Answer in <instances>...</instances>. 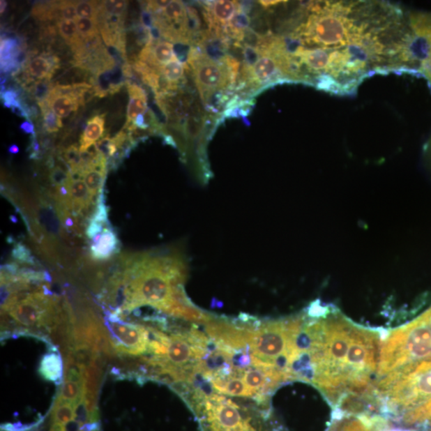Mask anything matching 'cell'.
<instances>
[{"instance_id": "6da1fadb", "label": "cell", "mask_w": 431, "mask_h": 431, "mask_svg": "<svg viewBox=\"0 0 431 431\" xmlns=\"http://www.w3.org/2000/svg\"><path fill=\"white\" fill-rule=\"evenodd\" d=\"M309 314L318 319L305 323L308 345L295 361L301 379L317 386L335 407L358 397L369 400L378 379L383 337L339 315Z\"/></svg>"}, {"instance_id": "7a4b0ae2", "label": "cell", "mask_w": 431, "mask_h": 431, "mask_svg": "<svg viewBox=\"0 0 431 431\" xmlns=\"http://www.w3.org/2000/svg\"><path fill=\"white\" fill-rule=\"evenodd\" d=\"M182 253L163 255L137 254L126 259L121 276L124 285V303L117 313L151 306L175 317L192 320L198 308L188 299L183 285L188 267Z\"/></svg>"}, {"instance_id": "3957f363", "label": "cell", "mask_w": 431, "mask_h": 431, "mask_svg": "<svg viewBox=\"0 0 431 431\" xmlns=\"http://www.w3.org/2000/svg\"><path fill=\"white\" fill-rule=\"evenodd\" d=\"M431 399V358L407 364L377 380L373 401L381 411L402 418Z\"/></svg>"}, {"instance_id": "277c9868", "label": "cell", "mask_w": 431, "mask_h": 431, "mask_svg": "<svg viewBox=\"0 0 431 431\" xmlns=\"http://www.w3.org/2000/svg\"><path fill=\"white\" fill-rule=\"evenodd\" d=\"M187 63L190 66L204 106H207L216 93L235 91L241 64L234 56L226 63L215 62L197 47H191Z\"/></svg>"}, {"instance_id": "5b68a950", "label": "cell", "mask_w": 431, "mask_h": 431, "mask_svg": "<svg viewBox=\"0 0 431 431\" xmlns=\"http://www.w3.org/2000/svg\"><path fill=\"white\" fill-rule=\"evenodd\" d=\"M45 289L32 292L19 300L8 310L10 317L18 325L27 328L48 327L55 322L57 301Z\"/></svg>"}, {"instance_id": "8992f818", "label": "cell", "mask_w": 431, "mask_h": 431, "mask_svg": "<svg viewBox=\"0 0 431 431\" xmlns=\"http://www.w3.org/2000/svg\"><path fill=\"white\" fill-rule=\"evenodd\" d=\"M201 400L197 410L203 414L211 431H256L233 402L215 395Z\"/></svg>"}, {"instance_id": "52a82bcc", "label": "cell", "mask_w": 431, "mask_h": 431, "mask_svg": "<svg viewBox=\"0 0 431 431\" xmlns=\"http://www.w3.org/2000/svg\"><path fill=\"white\" fill-rule=\"evenodd\" d=\"M108 327L117 342L116 349L138 356L150 351V334L148 328L142 325L133 324L121 322L117 313L109 315Z\"/></svg>"}, {"instance_id": "ba28073f", "label": "cell", "mask_w": 431, "mask_h": 431, "mask_svg": "<svg viewBox=\"0 0 431 431\" xmlns=\"http://www.w3.org/2000/svg\"><path fill=\"white\" fill-rule=\"evenodd\" d=\"M203 15L209 31L218 35H222V30L234 16L241 10L239 1L218 0V1L203 2Z\"/></svg>"}, {"instance_id": "9c48e42d", "label": "cell", "mask_w": 431, "mask_h": 431, "mask_svg": "<svg viewBox=\"0 0 431 431\" xmlns=\"http://www.w3.org/2000/svg\"><path fill=\"white\" fill-rule=\"evenodd\" d=\"M130 101L127 107L126 129H130L138 115L146 114L149 110L147 93L135 82L126 81Z\"/></svg>"}, {"instance_id": "30bf717a", "label": "cell", "mask_w": 431, "mask_h": 431, "mask_svg": "<svg viewBox=\"0 0 431 431\" xmlns=\"http://www.w3.org/2000/svg\"><path fill=\"white\" fill-rule=\"evenodd\" d=\"M59 59L56 56L47 57L40 55L31 59L26 65V74L32 78L42 80L52 78L55 69L59 68Z\"/></svg>"}, {"instance_id": "8fae6325", "label": "cell", "mask_w": 431, "mask_h": 431, "mask_svg": "<svg viewBox=\"0 0 431 431\" xmlns=\"http://www.w3.org/2000/svg\"><path fill=\"white\" fill-rule=\"evenodd\" d=\"M119 250L117 234L112 228H105L100 241L96 245H91V257L96 261H105L112 257Z\"/></svg>"}, {"instance_id": "7c38bea8", "label": "cell", "mask_w": 431, "mask_h": 431, "mask_svg": "<svg viewBox=\"0 0 431 431\" xmlns=\"http://www.w3.org/2000/svg\"><path fill=\"white\" fill-rule=\"evenodd\" d=\"M106 114H98L87 121L86 128L80 137V152H84L100 139L105 132Z\"/></svg>"}, {"instance_id": "4fadbf2b", "label": "cell", "mask_w": 431, "mask_h": 431, "mask_svg": "<svg viewBox=\"0 0 431 431\" xmlns=\"http://www.w3.org/2000/svg\"><path fill=\"white\" fill-rule=\"evenodd\" d=\"M71 204V209L79 213L82 209H86L93 202L89 190L84 181L71 179L68 184Z\"/></svg>"}, {"instance_id": "5bb4252c", "label": "cell", "mask_w": 431, "mask_h": 431, "mask_svg": "<svg viewBox=\"0 0 431 431\" xmlns=\"http://www.w3.org/2000/svg\"><path fill=\"white\" fill-rule=\"evenodd\" d=\"M62 358L59 353L52 351L42 358L40 373L42 377L50 382H59L63 377Z\"/></svg>"}, {"instance_id": "9a60e30c", "label": "cell", "mask_w": 431, "mask_h": 431, "mask_svg": "<svg viewBox=\"0 0 431 431\" xmlns=\"http://www.w3.org/2000/svg\"><path fill=\"white\" fill-rule=\"evenodd\" d=\"M107 164H104L100 167L86 169L82 173V178L84 179L92 198L103 192L107 176Z\"/></svg>"}, {"instance_id": "2e32d148", "label": "cell", "mask_w": 431, "mask_h": 431, "mask_svg": "<svg viewBox=\"0 0 431 431\" xmlns=\"http://www.w3.org/2000/svg\"><path fill=\"white\" fill-rule=\"evenodd\" d=\"M186 64L182 63L178 59L171 61L170 63L162 66L160 75L167 80L169 84L179 89L181 85L186 82L185 79Z\"/></svg>"}, {"instance_id": "e0dca14e", "label": "cell", "mask_w": 431, "mask_h": 431, "mask_svg": "<svg viewBox=\"0 0 431 431\" xmlns=\"http://www.w3.org/2000/svg\"><path fill=\"white\" fill-rule=\"evenodd\" d=\"M59 34L63 40L68 43L74 52L78 50L84 44V40L81 38L75 22L73 20H59L57 23Z\"/></svg>"}, {"instance_id": "ac0fdd59", "label": "cell", "mask_w": 431, "mask_h": 431, "mask_svg": "<svg viewBox=\"0 0 431 431\" xmlns=\"http://www.w3.org/2000/svg\"><path fill=\"white\" fill-rule=\"evenodd\" d=\"M75 405L68 402L55 400L52 410V425H68L75 421Z\"/></svg>"}, {"instance_id": "d6986e66", "label": "cell", "mask_w": 431, "mask_h": 431, "mask_svg": "<svg viewBox=\"0 0 431 431\" xmlns=\"http://www.w3.org/2000/svg\"><path fill=\"white\" fill-rule=\"evenodd\" d=\"M42 110L43 129L48 134L58 132L63 127L62 121L53 110L49 107L46 102L38 104Z\"/></svg>"}, {"instance_id": "ffe728a7", "label": "cell", "mask_w": 431, "mask_h": 431, "mask_svg": "<svg viewBox=\"0 0 431 431\" xmlns=\"http://www.w3.org/2000/svg\"><path fill=\"white\" fill-rule=\"evenodd\" d=\"M407 425L431 423V399L422 407L408 413L404 418Z\"/></svg>"}, {"instance_id": "44dd1931", "label": "cell", "mask_w": 431, "mask_h": 431, "mask_svg": "<svg viewBox=\"0 0 431 431\" xmlns=\"http://www.w3.org/2000/svg\"><path fill=\"white\" fill-rule=\"evenodd\" d=\"M75 22L82 40H91V38L99 36V27L97 20L78 17Z\"/></svg>"}, {"instance_id": "7402d4cb", "label": "cell", "mask_w": 431, "mask_h": 431, "mask_svg": "<svg viewBox=\"0 0 431 431\" xmlns=\"http://www.w3.org/2000/svg\"><path fill=\"white\" fill-rule=\"evenodd\" d=\"M127 1H121V0H110V1H103L100 3V10L99 15H115L125 18V14L128 6Z\"/></svg>"}, {"instance_id": "603a6c76", "label": "cell", "mask_w": 431, "mask_h": 431, "mask_svg": "<svg viewBox=\"0 0 431 431\" xmlns=\"http://www.w3.org/2000/svg\"><path fill=\"white\" fill-rule=\"evenodd\" d=\"M100 3L96 1L77 2V16H78L79 18H86L98 20L99 10H100Z\"/></svg>"}, {"instance_id": "cb8c5ba5", "label": "cell", "mask_w": 431, "mask_h": 431, "mask_svg": "<svg viewBox=\"0 0 431 431\" xmlns=\"http://www.w3.org/2000/svg\"><path fill=\"white\" fill-rule=\"evenodd\" d=\"M53 88L50 80H38L34 85L30 86L29 93L38 104L47 100Z\"/></svg>"}, {"instance_id": "d4e9b609", "label": "cell", "mask_w": 431, "mask_h": 431, "mask_svg": "<svg viewBox=\"0 0 431 431\" xmlns=\"http://www.w3.org/2000/svg\"><path fill=\"white\" fill-rule=\"evenodd\" d=\"M99 153L107 159L112 158L116 153L118 152V147L116 146L113 138L105 137L96 143Z\"/></svg>"}, {"instance_id": "484cf974", "label": "cell", "mask_w": 431, "mask_h": 431, "mask_svg": "<svg viewBox=\"0 0 431 431\" xmlns=\"http://www.w3.org/2000/svg\"><path fill=\"white\" fill-rule=\"evenodd\" d=\"M76 3L77 2L72 1H62L57 3L60 20L75 21L78 18L76 13Z\"/></svg>"}, {"instance_id": "4316f807", "label": "cell", "mask_w": 431, "mask_h": 431, "mask_svg": "<svg viewBox=\"0 0 431 431\" xmlns=\"http://www.w3.org/2000/svg\"><path fill=\"white\" fill-rule=\"evenodd\" d=\"M12 255L16 262L29 264L31 265H34L36 264L35 259L31 256L29 248L24 245H16L13 248Z\"/></svg>"}, {"instance_id": "83f0119b", "label": "cell", "mask_w": 431, "mask_h": 431, "mask_svg": "<svg viewBox=\"0 0 431 431\" xmlns=\"http://www.w3.org/2000/svg\"><path fill=\"white\" fill-rule=\"evenodd\" d=\"M50 179L55 186H60L68 185L71 180L70 174L68 171L64 170L62 167H54L51 174H50Z\"/></svg>"}, {"instance_id": "f1b7e54d", "label": "cell", "mask_w": 431, "mask_h": 431, "mask_svg": "<svg viewBox=\"0 0 431 431\" xmlns=\"http://www.w3.org/2000/svg\"><path fill=\"white\" fill-rule=\"evenodd\" d=\"M103 224L97 222H93L91 220L90 224L88 225L86 234L89 239H92L93 236L103 233Z\"/></svg>"}, {"instance_id": "f546056e", "label": "cell", "mask_w": 431, "mask_h": 431, "mask_svg": "<svg viewBox=\"0 0 431 431\" xmlns=\"http://www.w3.org/2000/svg\"><path fill=\"white\" fill-rule=\"evenodd\" d=\"M20 130L27 135H36L35 125L33 124L31 120H26L20 126Z\"/></svg>"}, {"instance_id": "4dcf8cb0", "label": "cell", "mask_w": 431, "mask_h": 431, "mask_svg": "<svg viewBox=\"0 0 431 431\" xmlns=\"http://www.w3.org/2000/svg\"><path fill=\"white\" fill-rule=\"evenodd\" d=\"M282 1H259V4L262 5L264 8H270L273 6H275V5H278Z\"/></svg>"}, {"instance_id": "1f68e13d", "label": "cell", "mask_w": 431, "mask_h": 431, "mask_svg": "<svg viewBox=\"0 0 431 431\" xmlns=\"http://www.w3.org/2000/svg\"><path fill=\"white\" fill-rule=\"evenodd\" d=\"M8 152L12 154H17L20 152V148L17 145L13 144V145L9 146Z\"/></svg>"}, {"instance_id": "d6a6232c", "label": "cell", "mask_w": 431, "mask_h": 431, "mask_svg": "<svg viewBox=\"0 0 431 431\" xmlns=\"http://www.w3.org/2000/svg\"><path fill=\"white\" fill-rule=\"evenodd\" d=\"M1 3H0V6H1V8H0V13H1V15L5 12V10H6V8L8 6V3L6 1H3V0H1V2H0Z\"/></svg>"}, {"instance_id": "836d02e7", "label": "cell", "mask_w": 431, "mask_h": 431, "mask_svg": "<svg viewBox=\"0 0 431 431\" xmlns=\"http://www.w3.org/2000/svg\"><path fill=\"white\" fill-rule=\"evenodd\" d=\"M10 220H13V222L16 223L17 222V218H16L15 217H14V216H12V217L10 218Z\"/></svg>"}, {"instance_id": "e575fe53", "label": "cell", "mask_w": 431, "mask_h": 431, "mask_svg": "<svg viewBox=\"0 0 431 431\" xmlns=\"http://www.w3.org/2000/svg\"><path fill=\"white\" fill-rule=\"evenodd\" d=\"M91 431H99V429H96V430H91Z\"/></svg>"}]
</instances>
